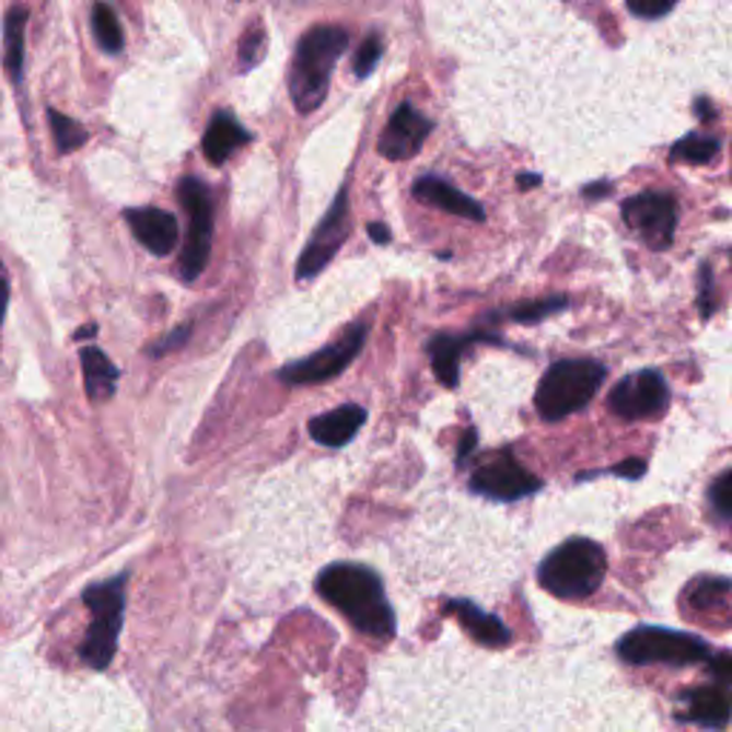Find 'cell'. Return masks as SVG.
<instances>
[{"label":"cell","mask_w":732,"mask_h":732,"mask_svg":"<svg viewBox=\"0 0 732 732\" xmlns=\"http://www.w3.org/2000/svg\"><path fill=\"white\" fill-rule=\"evenodd\" d=\"M318 592L326 604L347 615L349 624L372 638L395 636V613L384 595L381 578L361 563H333L318 576Z\"/></svg>","instance_id":"6da1fadb"},{"label":"cell","mask_w":732,"mask_h":732,"mask_svg":"<svg viewBox=\"0 0 732 732\" xmlns=\"http://www.w3.org/2000/svg\"><path fill=\"white\" fill-rule=\"evenodd\" d=\"M347 44L349 35L340 26H315L301 37L289 74V95L301 115H310L326 101L329 78Z\"/></svg>","instance_id":"7a4b0ae2"},{"label":"cell","mask_w":732,"mask_h":732,"mask_svg":"<svg viewBox=\"0 0 732 732\" xmlns=\"http://www.w3.org/2000/svg\"><path fill=\"white\" fill-rule=\"evenodd\" d=\"M607 576V555L590 538H570L541 561L538 581L558 599L581 601L599 590Z\"/></svg>","instance_id":"3957f363"},{"label":"cell","mask_w":732,"mask_h":732,"mask_svg":"<svg viewBox=\"0 0 732 732\" xmlns=\"http://www.w3.org/2000/svg\"><path fill=\"white\" fill-rule=\"evenodd\" d=\"M607 370L599 361L553 363L535 390V409L544 421H561L595 398Z\"/></svg>","instance_id":"277c9868"},{"label":"cell","mask_w":732,"mask_h":732,"mask_svg":"<svg viewBox=\"0 0 732 732\" xmlns=\"http://www.w3.org/2000/svg\"><path fill=\"white\" fill-rule=\"evenodd\" d=\"M83 604L92 609V624L81 643V661L92 670H106L118 652V636L124 627L126 576L86 586Z\"/></svg>","instance_id":"5b68a950"},{"label":"cell","mask_w":732,"mask_h":732,"mask_svg":"<svg viewBox=\"0 0 732 732\" xmlns=\"http://www.w3.org/2000/svg\"><path fill=\"white\" fill-rule=\"evenodd\" d=\"M618 655L627 664H675L687 666L698 664L710 655L707 641L687 632H673V629L661 627H638L621 638L618 643Z\"/></svg>","instance_id":"8992f818"},{"label":"cell","mask_w":732,"mask_h":732,"mask_svg":"<svg viewBox=\"0 0 732 732\" xmlns=\"http://www.w3.org/2000/svg\"><path fill=\"white\" fill-rule=\"evenodd\" d=\"M178 198L189 214V232H186V246L181 255V278L193 283L209 264V252H212V226H214V209L212 195L207 184L198 178H184L178 184Z\"/></svg>","instance_id":"52a82bcc"},{"label":"cell","mask_w":732,"mask_h":732,"mask_svg":"<svg viewBox=\"0 0 732 732\" xmlns=\"http://www.w3.org/2000/svg\"><path fill=\"white\" fill-rule=\"evenodd\" d=\"M367 333H370V326L363 324V321H358V324L349 326L347 333L340 335L335 344L324 347L321 352H312L310 358L287 363L281 370V381L292 386H310L333 381L335 375H340L349 363L356 361L358 352H361L363 344H367Z\"/></svg>","instance_id":"ba28073f"},{"label":"cell","mask_w":732,"mask_h":732,"mask_svg":"<svg viewBox=\"0 0 732 732\" xmlns=\"http://www.w3.org/2000/svg\"><path fill=\"white\" fill-rule=\"evenodd\" d=\"M621 214L629 230L652 249H666L673 244L675 226H678V204L673 195L641 193L624 200Z\"/></svg>","instance_id":"9c48e42d"},{"label":"cell","mask_w":732,"mask_h":732,"mask_svg":"<svg viewBox=\"0 0 732 732\" xmlns=\"http://www.w3.org/2000/svg\"><path fill=\"white\" fill-rule=\"evenodd\" d=\"M607 404L618 418H627V421L655 418L670 407V386H666L664 375L655 370L632 372L615 384Z\"/></svg>","instance_id":"30bf717a"},{"label":"cell","mask_w":732,"mask_h":732,"mask_svg":"<svg viewBox=\"0 0 732 732\" xmlns=\"http://www.w3.org/2000/svg\"><path fill=\"white\" fill-rule=\"evenodd\" d=\"M349 235V193L347 186L335 195L333 207L324 214V221L318 223V230L312 235V241L306 244L304 255L298 260L295 278L298 281H312L315 275L324 272L329 267V260L335 258V252L340 249V244L347 241Z\"/></svg>","instance_id":"8fae6325"},{"label":"cell","mask_w":732,"mask_h":732,"mask_svg":"<svg viewBox=\"0 0 732 732\" xmlns=\"http://www.w3.org/2000/svg\"><path fill=\"white\" fill-rule=\"evenodd\" d=\"M469 487H473V492H478V496L507 503L533 496V492H538L544 484H541L526 466H521L519 461L512 458L510 450H503L498 452L496 458H489L487 464H481L475 469Z\"/></svg>","instance_id":"7c38bea8"},{"label":"cell","mask_w":732,"mask_h":732,"mask_svg":"<svg viewBox=\"0 0 732 732\" xmlns=\"http://www.w3.org/2000/svg\"><path fill=\"white\" fill-rule=\"evenodd\" d=\"M429 132H432V120L423 118L413 104H400L384 132H381L377 152L390 161H407V158L421 152Z\"/></svg>","instance_id":"4fadbf2b"},{"label":"cell","mask_w":732,"mask_h":732,"mask_svg":"<svg viewBox=\"0 0 732 732\" xmlns=\"http://www.w3.org/2000/svg\"><path fill=\"white\" fill-rule=\"evenodd\" d=\"M124 218L126 223L132 226V235L138 237L152 255H161L163 258V255H170V252H175V246H178L181 237L178 218L172 212H166V209H152V207L126 209Z\"/></svg>","instance_id":"5bb4252c"},{"label":"cell","mask_w":732,"mask_h":732,"mask_svg":"<svg viewBox=\"0 0 732 732\" xmlns=\"http://www.w3.org/2000/svg\"><path fill=\"white\" fill-rule=\"evenodd\" d=\"M478 340H492L498 347H507V340L498 335L487 333H469V335H435L429 340V358H432V370H435L438 381L450 390L461 384V358L473 344Z\"/></svg>","instance_id":"9a60e30c"},{"label":"cell","mask_w":732,"mask_h":732,"mask_svg":"<svg viewBox=\"0 0 732 732\" xmlns=\"http://www.w3.org/2000/svg\"><path fill=\"white\" fill-rule=\"evenodd\" d=\"M413 195L421 200V204H427V207H435V209H441V212L458 214V218H466V221L481 223L484 218H487V212H484V207L478 204V200L464 195L461 189L446 184V181L432 178V175H423V178H418V184L413 186Z\"/></svg>","instance_id":"2e32d148"},{"label":"cell","mask_w":732,"mask_h":732,"mask_svg":"<svg viewBox=\"0 0 732 732\" xmlns=\"http://www.w3.org/2000/svg\"><path fill=\"white\" fill-rule=\"evenodd\" d=\"M363 423H367V409L358 407V404H344V407L333 409V413L312 418L310 435L321 446H344L356 438V432Z\"/></svg>","instance_id":"e0dca14e"},{"label":"cell","mask_w":732,"mask_h":732,"mask_svg":"<svg viewBox=\"0 0 732 732\" xmlns=\"http://www.w3.org/2000/svg\"><path fill=\"white\" fill-rule=\"evenodd\" d=\"M689 710L684 712V721H696L701 727H727L732 718V689L730 684H716V687H701L689 693Z\"/></svg>","instance_id":"ac0fdd59"},{"label":"cell","mask_w":732,"mask_h":732,"mask_svg":"<svg viewBox=\"0 0 732 732\" xmlns=\"http://www.w3.org/2000/svg\"><path fill=\"white\" fill-rule=\"evenodd\" d=\"M252 135L232 118L230 112H218L212 118V124L207 126V132H204V155H207V161H212L214 166H221L226 158L235 155L237 149L246 147Z\"/></svg>","instance_id":"d6986e66"},{"label":"cell","mask_w":732,"mask_h":732,"mask_svg":"<svg viewBox=\"0 0 732 732\" xmlns=\"http://www.w3.org/2000/svg\"><path fill=\"white\" fill-rule=\"evenodd\" d=\"M455 618H458L461 627L473 636V641L484 643V647H507L512 638V632L498 621L496 615L484 613L481 607H475L473 601H450L446 604Z\"/></svg>","instance_id":"ffe728a7"},{"label":"cell","mask_w":732,"mask_h":732,"mask_svg":"<svg viewBox=\"0 0 732 732\" xmlns=\"http://www.w3.org/2000/svg\"><path fill=\"white\" fill-rule=\"evenodd\" d=\"M81 363H83V384H86V395L92 400H106L115 395V386H118V367L106 358V352H101L97 347H83L81 349Z\"/></svg>","instance_id":"44dd1931"},{"label":"cell","mask_w":732,"mask_h":732,"mask_svg":"<svg viewBox=\"0 0 732 732\" xmlns=\"http://www.w3.org/2000/svg\"><path fill=\"white\" fill-rule=\"evenodd\" d=\"M26 9H12L3 21V35H7V69L12 81H21L23 72V49H26Z\"/></svg>","instance_id":"7402d4cb"},{"label":"cell","mask_w":732,"mask_h":732,"mask_svg":"<svg viewBox=\"0 0 732 732\" xmlns=\"http://www.w3.org/2000/svg\"><path fill=\"white\" fill-rule=\"evenodd\" d=\"M92 32H95L97 44L101 49L109 55H118L124 49V32H120L118 15L112 12L109 3L97 0L95 9H92Z\"/></svg>","instance_id":"603a6c76"},{"label":"cell","mask_w":732,"mask_h":732,"mask_svg":"<svg viewBox=\"0 0 732 732\" xmlns=\"http://www.w3.org/2000/svg\"><path fill=\"white\" fill-rule=\"evenodd\" d=\"M49 124H53L55 143H58L60 152H74V149H81L86 143V138H90L78 120H72L69 115H60L55 109H49Z\"/></svg>","instance_id":"cb8c5ba5"},{"label":"cell","mask_w":732,"mask_h":732,"mask_svg":"<svg viewBox=\"0 0 732 732\" xmlns=\"http://www.w3.org/2000/svg\"><path fill=\"white\" fill-rule=\"evenodd\" d=\"M673 161L684 163H710L718 155V141L716 138H704V135H687L684 141H678L673 147Z\"/></svg>","instance_id":"d4e9b609"},{"label":"cell","mask_w":732,"mask_h":732,"mask_svg":"<svg viewBox=\"0 0 732 732\" xmlns=\"http://www.w3.org/2000/svg\"><path fill=\"white\" fill-rule=\"evenodd\" d=\"M570 306V298L567 295H553V298H541V301H530V304H521L515 310H510V318L519 321V324H538L547 315H555Z\"/></svg>","instance_id":"484cf974"},{"label":"cell","mask_w":732,"mask_h":732,"mask_svg":"<svg viewBox=\"0 0 732 732\" xmlns=\"http://www.w3.org/2000/svg\"><path fill=\"white\" fill-rule=\"evenodd\" d=\"M727 590H730V584L721 581V578H701L696 584H689L687 604L693 609H710L712 604H718V601L724 599Z\"/></svg>","instance_id":"4316f807"},{"label":"cell","mask_w":732,"mask_h":732,"mask_svg":"<svg viewBox=\"0 0 732 732\" xmlns=\"http://www.w3.org/2000/svg\"><path fill=\"white\" fill-rule=\"evenodd\" d=\"M264 53H267V35H264V30L260 26L246 30V35L241 37V69L246 72V69L258 67Z\"/></svg>","instance_id":"83f0119b"},{"label":"cell","mask_w":732,"mask_h":732,"mask_svg":"<svg viewBox=\"0 0 732 732\" xmlns=\"http://www.w3.org/2000/svg\"><path fill=\"white\" fill-rule=\"evenodd\" d=\"M710 503L716 515L721 519H732V469L724 475H718L710 487Z\"/></svg>","instance_id":"f1b7e54d"},{"label":"cell","mask_w":732,"mask_h":732,"mask_svg":"<svg viewBox=\"0 0 732 732\" xmlns=\"http://www.w3.org/2000/svg\"><path fill=\"white\" fill-rule=\"evenodd\" d=\"M381 55H384V44H381V37H367L361 44V49H358L356 55V74L358 78H367V74L372 72V69L377 67V60H381Z\"/></svg>","instance_id":"f546056e"},{"label":"cell","mask_w":732,"mask_h":732,"mask_svg":"<svg viewBox=\"0 0 732 732\" xmlns=\"http://www.w3.org/2000/svg\"><path fill=\"white\" fill-rule=\"evenodd\" d=\"M678 0H627L629 12L643 21H655V18H664L670 9L675 7Z\"/></svg>","instance_id":"4dcf8cb0"},{"label":"cell","mask_w":732,"mask_h":732,"mask_svg":"<svg viewBox=\"0 0 732 732\" xmlns=\"http://www.w3.org/2000/svg\"><path fill=\"white\" fill-rule=\"evenodd\" d=\"M189 335H193V326H181V329H175V333L166 335L163 340H158V347L149 349V356H166L172 349H181L189 340Z\"/></svg>","instance_id":"1f68e13d"},{"label":"cell","mask_w":732,"mask_h":732,"mask_svg":"<svg viewBox=\"0 0 732 732\" xmlns=\"http://www.w3.org/2000/svg\"><path fill=\"white\" fill-rule=\"evenodd\" d=\"M710 675L716 678V684H730L732 687V655L730 652H721L710 661Z\"/></svg>","instance_id":"d6a6232c"},{"label":"cell","mask_w":732,"mask_h":732,"mask_svg":"<svg viewBox=\"0 0 732 732\" xmlns=\"http://www.w3.org/2000/svg\"><path fill=\"white\" fill-rule=\"evenodd\" d=\"M698 301H701V315H704V318H710V312H712V275H710V264H704V267H701V295H698Z\"/></svg>","instance_id":"836d02e7"},{"label":"cell","mask_w":732,"mask_h":732,"mask_svg":"<svg viewBox=\"0 0 732 732\" xmlns=\"http://www.w3.org/2000/svg\"><path fill=\"white\" fill-rule=\"evenodd\" d=\"M613 473L621 475V478H629V481H638V478L647 473V464H643L641 458H627L618 466H613Z\"/></svg>","instance_id":"e575fe53"},{"label":"cell","mask_w":732,"mask_h":732,"mask_svg":"<svg viewBox=\"0 0 732 732\" xmlns=\"http://www.w3.org/2000/svg\"><path fill=\"white\" fill-rule=\"evenodd\" d=\"M475 444H478V435H475V429H469V432L464 435V444H461V450H458V464H464V461L469 458V452L475 450Z\"/></svg>","instance_id":"d590c367"},{"label":"cell","mask_w":732,"mask_h":732,"mask_svg":"<svg viewBox=\"0 0 732 732\" xmlns=\"http://www.w3.org/2000/svg\"><path fill=\"white\" fill-rule=\"evenodd\" d=\"M370 237L375 244H390V230H386L384 223H370Z\"/></svg>","instance_id":"8d00e7d4"},{"label":"cell","mask_w":732,"mask_h":732,"mask_svg":"<svg viewBox=\"0 0 732 732\" xmlns=\"http://www.w3.org/2000/svg\"><path fill=\"white\" fill-rule=\"evenodd\" d=\"M696 112L701 115V120H712V109H710V101H707V97H698Z\"/></svg>","instance_id":"74e56055"},{"label":"cell","mask_w":732,"mask_h":732,"mask_svg":"<svg viewBox=\"0 0 732 732\" xmlns=\"http://www.w3.org/2000/svg\"><path fill=\"white\" fill-rule=\"evenodd\" d=\"M609 193V184H599V186H586L584 195L586 198H599V195H607Z\"/></svg>","instance_id":"f35d334b"},{"label":"cell","mask_w":732,"mask_h":732,"mask_svg":"<svg viewBox=\"0 0 732 732\" xmlns=\"http://www.w3.org/2000/svg\"><path fill=\"white\" fill-rule=\"evenodd\" d=\"M95 333H97V326L95 324H86V326H83V329H78V333H74V340L95 338Z\"/></svg>","instance_id":"ab89813d"},{"label":"cell","mask_w":732,"mask_h":732,"mask_svg":"<svg viewBox=\"0 0 732 732\" xmlns=\"http://www.w3.org/2000/svg\"><path fill=\"white\" fill-rule=\"evenodd\" d=\"M538 175H530V178H526V175H521L519 178V184H521V189H533V186H538Z\"/></svg>","instance_id":"60d3db41"}]
</instances>
